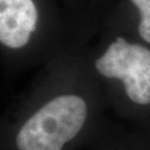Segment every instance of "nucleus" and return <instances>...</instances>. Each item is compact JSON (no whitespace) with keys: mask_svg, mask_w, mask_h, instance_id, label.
Listing matches in <instances>:
<instances>
[{"mask_svg":"<svg viewBox=\"0 0 150 150\" xmlns=\"http://www.w3.org/2000/svg\"><path fill=\"white\" fill-rule=\"evenodd\" d=\"M88 117L87 101L76 93L52 97L18 129L17 150H62L80 132Z\"/></svg>","mask_w":150,"mask_h":150,"instance_id":"nucleus-1","label":"nucleus"},{"mask_svg":"<svg viewBox=\"0 0 150 150\" xmlns=\"http://www.w3.org/2000/svg\"><path fill=\"white\" fill-rule=\"evenodd\" d=\"M101 76L121 81L125 92L134 103L150 105V49L117 38L95 61Z\"/></svg>","mask_w":150,"mask_h":150,"instance_id":"nucleus-2","label":"nucleus"},{"mask_svg":"<svg viewBox=\"0 0 150 150\" xmlns=\"http://www.w3.org/2000/svg\"><path fill=\"white\" fill-rule=\"evenodd\" d=\"M37 22L38 10L32 0H0V42L5 47H26Z\"/></svg>","mask_w":150,"mask_h":150,"instance_id":"nucleus-3","label":"nucleus"},{"mask_svg":"<svg viewBox=\"0 0 150 150\" xmlns=\"http://www.w3.org/2000/svg\"><path fill=\"white\" fill-rule=\"evenodd\" d=\"M139 10L140 21L138 32L142 40L150 45V0H130Z\"/></svg>","mask_w":150,"mask_h":150,"instance_id":"nucleus-4","label":"nucleus"}]
</instances>
